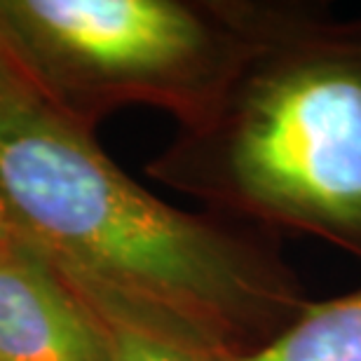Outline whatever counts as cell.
Instances as JSON below:
<instances>
[{"instance_id": "7a4b0ae2", "label": "cell", "mask_w": 361, "mask_h": 361, "mask_svg": "<svg viewBox=\"0 0 361 361\" xmlns=\"http://www.w3.org/2000/svg\"><path fill=\"white\" fill-rule=\"evenodd\" d=\"M162 174L261 219L361 242V63L249 59Z\"/></svg>"}, {"instance_id": "6da1fadb", "label": "cell", "mask_w": 361, "mask_h": 361, "mask_svg": "<svg viewBox=\"0 0 361 361\" xmlns=\"http://www.w3.org/2000/svg\"><path fill=\"white\" fill-rule=\"evenodd\" d=\"M0 221L56 268L183 324L230 361L288 300L256 249L129 178L3 45Z\"/></svg>"}, {"instance_id": "5b68a950", "label": "cell", "mask_w": 361, "mask_h": 361, "mask_svg": "<svg viewBox=\"0 0 361 361\" xmlns=\"http://www.w3.org/2000/svg\"><path fill=\"white\" fill-rule=\"evenodd\" d=\"M56 270L99 317L113 361H230L183 324L73 272Z\"/></svg>"}, {"instance_id": "3957f363", "label": "cell", "mask_w": 361, "mask_h": 361, "mask_svg": "<svg viewBox=\"0 0 361 361\" xmlns=\"http://www.w3.org/2000/svg\"><path fill=\"white\" fill-rule=\"evenodd\" d=\"M0 45L47 101L94 129L129 104L212 118L249 54L174 0H0Z\"/></svg>"}, {"instance_id": "277c9868", "label": "cell", "mask_w": 361, "mask_h": 361, "mask_svg": "<svg viewBox=\"0 0 361 361\" xmlns=\"http://www.w3.org/2000/svg\"><path fill=\"white\" fill-rule=\"evenodd\" d=\"M0 361H113L106 331L82 295L3 221Z\"/></svg>"}, {"instance_id": "8992f818", "label": "cell", "mask_w": 361, "mask_h": 361, "mask_svg": "<svg viewBox=\"0 0 361 361\" xmlns=\"http://www.w3.org/2000/svg\"><path fill=\"white\" fill-rule=\"evenodd\" d=\"M233 361H361V288L307 305L284 331Z\"/></svg>"}]
</instances>
